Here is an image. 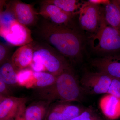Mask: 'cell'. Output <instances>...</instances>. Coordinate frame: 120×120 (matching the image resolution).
I'll return each mask as SVG.
<instances>
[{
    "label": "cell",
    "mask_w": 120,
    "mask_h": 120,
    "mask_svg": "<svg viewBox=\"0 0 120 120\" xmlns=\"http://www.w3.org/2000/svg\"><path fill=\"white\" fill-rule=\"evenodd\" d=\"M0 28L1 36L10 45L20 47L30 44L33 41L30 29L15 19Z\"/></svg>",
    "instance_id": "obj_5"
},
{
    "label": "cell",
    "mask_w": 120,
    "mask_h": 120,
    "mask_svg": "<svg viewBox=\"0 0 120 120\" xmlns=\"http://www.w3.org/2000/svg\"><path fill=\"white\" fill-rule=\"evenodd\" d=\"M88 1L94 4L100 5L101 4L106 5L109 4L111 1L109 0H89Z\"/></svg>",
    "instance_id": "obj_25"
},
{
    "label": "cell",
    "mask_w": 120,
    "mask_h": 120,
    "mask_svg": "<svg viewBox=\"0 0 120 120\" xmlns=\"http://www.w3.org/2000/svg\"><path fill=\"white\" fill-rule=\"evenodd\" d=\"M99 106L104 116L110 120L120 117V98L106 94L99 102Z\"/></svg>",
    "instance_id": "obj_15"
},
{
    "label": "cell",
    "mask_w": 120,
    "mask_h": 120,
    "mask_svg": "<svg viewBox=\"0 0 120 120\" xmlns=\"http://www.w3.org/2000/svg\"><path fill=\"white\" fill-rule=\"evenodd\" d=\"M64 57L49 47L34 46L33 60L30 67L34 71L46 72L57 76L70 67Z\"/></svg>",
    "instance_id": "obj_3"
},
{
    "label": "cell",
    "mask_w": 120,
    "mask_h": 120,
    "mask_svg": "<svg viewBox=\"0 0 120 120\" xmlns=\"http://www.w3.org/2000/svg\"><path fill=\"white\" fill-rule=\"evenodd\" d=\"M70 103L56 102L51 103L44 120H71L85 109Z\"/></svg>",
    "instance_id": "obj_9"
},
{
    "label": "cell",
    "mask_w": 120,
    "mask_h": 120,
    "mask_svg": "<svg viewBox=\"0 0 120 120\" xmlns=\"http://www.w3.org/2000/svg\"><path fill=\"white\" fill-rule=\"evenodd\" d=\"M8 49L5 45L0 43V65L6 61L8 54Z\"/></svg>",
    "instance_id": "obj_23"
},
{
    "label": "cell",
    "mask_w": 120,
    "mask_h": 120,
    "mask_svg": "<svg viewBox=\"0 0 120 120\" xmlns=\"http://www.w3.org/2000/svg\"><path fill=\"white\" fill-rule=\"evenodd\" d=\"M42 2L53 4L65 11L74 15L79 14L83 3L76 0H47Z\"/></svg>",
    "instance_id": "obj_19"
},
{
    "label": "cell",
    "mask_w": 120,
    "mask_h": 120,
    "mask_svg": "<svg viewBox=\"0 0 120 120\" xmlns=\"http://www.w3.org/2000/svg\"><path fill=\"white\" fill-rule=\"evenodd\" d=\"M71 120H104L91 109H86L80 114Z\"/></svg>",
    "instance_id": "obj_20"
},
{
    "label": "cell",
    "mask_w": 120,
    "mask_h": 120,
    "mask_svg": "<svg viewBox=\"0 0 120 120\" xmlns=\"http://www.w3.org/2000/svg\"><path fill=\"white\" fill-rule=\"evenodd\" d=\"M39 34L43 40L64 56L73 61L82 58V37L65 25L56 24L47 21L44 22L40 28Z\"/></svg>",
    "instance_id": "obj_1"
},
{
    "label": "cell",
    "mask_w": 120,
    "mask_h": 120,
    "mask_svg": "<svg viewBox=\"0 0 120 120\" xmlns=\"http://www.w3.org/2000/svg\"><path fill=\"white\" fill-rule=\"evenodd\" d=\"M107 94L120 98V78L113 77Z\"/></svg>",
    "instance_id": "obj_21"
},
{
    "label": "cell",
    "mask_w": 120,
    "mask_h": 120,
    "mask_svg": "<svg viewBox=\"0 0 120 120\" xmlns=\"http://www.w3.org/2000/svg\"><path fill=\"white\" fill-rule=\"evenodd\" d=\"M90 44L94 50L102 53L120 50V31L107 23L103 13L98 29L91 38Z\"/></svg>",
    "instance_id": "obj_4"
},
{
    "label": "cell",
    "mask_w": 120,
    "mask_h": 120,
    "mask_svg": "<svg viewBox=\"0 0 120 120\" xmlns=\"http://www.w3.org/2000/svg\"><path fill=\"white\" fill-rule=\"evenodd\" d=\"M41 101L26 107L24 113V120H44L51 104L47 101Z\"/></svg>",
    "instance_id": "obj_16"
},
{
    "label": "cell",
    "mask_w": 120,
    "mask_h": 120,
    "mask_svg": "<svg viewBox=\"0 0 120 120\" xmlns=\"http://www.w3.org/2000/svg\"><path fill=\"white\" fill-rule=\"evenodd\" d=\"M104 17L107 23L120 31V8L116 0L105 5Z\"/></svg>",
    "instance_id": "obj_17"
},
{
    "label": "cell",
    "mask_w": 120,
    "mask_h": 120,
    "mask_svg": "<svg viewBox=\"0 0 120 120\" xmlns=\"http://www.w3.org/2000/svg\"><path fill=\"white\" fill-rule=\"evenodd\" d=\"M54 24L65 25L74 15L63 11L59 7L52 4L42 2L38 15Z\"/></svg>",
    "instance_id": "obj_11"
},
{
    "label": "cell",
    "mask_w": 120,
    "mask_h": 120,
    "mask_svg": "<svg viewBox=\"0 0 120 120\" xmlns=\"http://www.w3.org/2000/svg\"><path fill=\"white\" fill-rule=\"evenodd\" d=\"M7 8V11L23 25L27 27L36 22L38 13L35 11L31 5L20 1L15 0L11 1Z\"/></svg>",
    "instance_id": "obj_10"
},
{
    "label": "cell",
    "mask_w": 120,
    "mask_h": 120,
    "mask_svg": "<svg viewBox=\"0 0 120 120\" xmlns=\"http://www.w3.org/2000/svg\"><path fill=\"white\" fill-rule=\"evenodd\" d=\"M34 46L32 43L19 47L13 53L11 61L17 72L28 68L32 64Z\"/></svg>",
    "instance_id": "obj_14"
},
{
    "label": "cell",
    "mask_w": 120,
    "mask_h": 120,
    "mask_svg": "<svg viewBox=\"0 0 120 120\" xmlns=\"http://www.w3.org/2000/svg\"><path fill=\"white\" fill-rule=\"evenodd\" d=\"M19 85L27 88L39 89L53 84L57 76L46 72L34 71L27 68L18 72Z\"/></svg>",
    "instance_id": "obj_6"
},
{
    "label": "cell",
    "mask_w": 120,
    "mask_h": 120,
    "mask_svg": "<svg viewBox=\"0 0 120 120\" xmlns=\"http://www.w3.org/2000/svg\"><path fill=\"white\" fill-rule=\"evenodd\" d=\"M83 90L71 67L57 77L55 82L38 89V95L42 100L51 103L56 102H71L82 100Z\"/></svg>",
    "instance_id": "obj_2"
},
{
    "label": "cell",
    "mask_w": 120,
    "mask_h": 120,
    "mask_svg": "<svg viewBox=\"0 0 120 120\" xmlns=\"http://www.w3.org/2000/svg\"><path fill=\"white\" fill-rule=\"evenodd\" d=\"M91 64L98 72L112 77L120 78V56L119 55L109 54L95 59Z\"/></svg>",
    "instance_id": "obj_12"
},
{
    "label": "cell",
    "mask_w": 120,
    "mask_h": 120,
    "mask_svg": "<svg viewBox=\"0 0 120 120\" xmlns=\"http://www.w3.org/2000/svg\"><path fill=\"white\" fill-rule=\"evenodd\" d=\"M26 103L23 104L20 107L17 115L14 120H24V113L26 108Z\"/></svg>",
    "instance_id": "obj_24"
},
{
    "label": "cell",
    "mask_w": 120,
    "mask_h": 120,
    "mask_svg": "<svg viewBox=\"0 0 120 120\" xmlns=\"http://www.w3.org/2000/svg\"><path fill=\"white\" fill-rule=\"evenodd\" d=\"M9 86L0 80V96L5 97L12 96V93Z\"/></svg>",
    "instance_id": "obj_22"
},
{
    "label": "cell",
    "mask_w": 120,
    "mask_h": 120,
    "mask_svg": "<svg viewBox=\"0 0 120 120\" xmlns=\"http://www.w3.org/2000/svg\"><path fill=\"white\" fill-rule=\"evenodd\" d=\"M102 14L100 5L88 1L83 2L79 13L80 26L84 30L94 33L99 27Z\"/></svg>",
    "instance_id": "obj_8"
},
{
    "label": "cell",
    "mask_w": 120,
    "mask_h": 120,
    "mask_svg": "<svg viewBox=\"0 0 120 120\" xmlns=\"http://www.w3.org/2000/svg\"><path fill=\"white\" fill-rule=\"evenodd\" d=\"M0 65V80L9 86L19 85L18 72L11 61H6Z\"/></svg>",
    "instance_id": "obj_18"
},
{
    "label": "cell",
    "mask_w": 120,
    "mask_h": 120,
    "mask_svg": "<svg viewBox=\"0 0 120 120\" xmlns=\"http://www.w3.org/2000/svg\"><path fill=\"white\" fill-rule=\"evenodd\" d=\"M113 77L102 72H87L80 82L84 92L90 94H107Z\"/></svg>",
    "instance_id": "obj_7"
},
{
    "label": "cell",
    "mask_w": 120,
    "mask_h": 120,
    "mask_svg": "<svg viewBox=\"0 0 120 120\" xmlns=\"http://www.w3.org/2000/svg\"><path fill=\"white\" fill-rule=\"evenodd\" d=\"M27 101L26 98L0 96V120H15L20 107Z\"/></svg>",
    "instance_id": "obj_13"
},
{
    "label": "cell",
    "mask_w": 120,
    "mask_h": 120,
    "mask_svg": "<svg viewBox=\"0 0 120 120\" xmlns=\"http://www.w3.org/2000/svg\"><path fill=\"white\" fill-rule=\"evenodd\" d=\"M116 1L117 3V4H118V5H119L120 8V0H116Z\"/></svg>",
    "instance_id": "obj_26"
}]
</instances>
